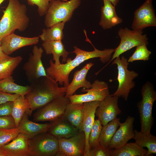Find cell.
I'll list each match as a JSON object with an SVG mask.
<instances>
[{
	"label": "cell",
	"instance_id": "484cf974",
	"mask_svg": "<svg viewBox=\"0 0 156 156\" xmlns=\"http://www.w3.org/2000/svg\"><path fill=\"white\" fill-rule=\"evenodd\" d=\"M14 81L12 76L0 80V91L25 96L30 90V86H21L15 83Z\"/></svg>",
	"mask_w": 156,
	"mask_h": 156
},
{
	"label": "cell",
	"instance_id": "e0dca14e",
	"mask_svg": "<svg viewBox=\"0 0 156 156\" xmlns=\"http://www.w3.org/2000/svg\"><path fill=\"white\" fill-rule=\"evenodd\" d=\"M31 137L20 133L10 143L0 148L4 156H30L29 141Z\"/></svg>",
	"mask_w": 156,
	"mask_h": 156
},
{
	"label": "cell",
	"instance_id": "7402d4cb",
	"mask_svg": "<svg viewBox=\"0 0 156 156\" xmlns=\"http://www.w3.org/2000/svg\"><path fill=\"white\" fill-rule=\"evenodd\" d=\"M29 116L30 114L25 112L20 120L16 127L20 133L31 138L41 133L48 132L50 123L41 124L33 122L29 119Z\"/></svg>",
	"mask_w": 156,
	"mask_h": 156
},
{
	"label": "cell",
	"instance_id": "f546056e",
	"mask_svg": "<svg viewBox=\"0 0 156 156\" xmlns=\"http://www.w3.org/2000/svg\"><path fill=\"white\" fill-rule=\"evenodd\" d=\"M32 112L29 107L25 96L19 95L14 101L11 116L15 121L16 127L25 112L31 115Z\"/></svg>",
	"mask_w": 156,
	"mask_h": 156
},
{
	"label": "cell",
	"instance_id": "3957f363",
	"mask_svg": "<svg viewBox=\"0 0 156 156\" xmlns=\"http://www.w3.org/2000/svg\"><path fill=\"white\" fill-rule=\"evenodd\" d=\"M2 11L0 20V41L15 30L22 32L28 27L29 19L27 8L18 0H9L8 6Z\"/></svg>",
	"mask_w": 156,
	"mask_h": 156
},
{
	"label": "cell",
	"instance_id": "9c48e42d",
	"mask_svg": "<svg viewBox=\"0 0 156 156\" xmlns=\"http://www.w3.org/2000/svg\"><path fill=\"white\" fill-rule=\"evenodd\" d=\"M68 98L65 96L58 97L38 109L33 115L36 122L51 121L62 116L68 104Z\"/></svg>",
	"mask_w": 156,
	"mask_h": 156
},
{
	"label": "cell",
	"instance_id": "ab89813d",
	"mask_svg": "<svg viewBox=\"0 0 156 156\" xmlns=\"http://www.w3.org/2000/svg\"><path fill=\"white\" fill-rule=\"evenodd\" d=\"M11 57L5 54L3 51L0 41V63L10 58Z\"/></svg>",
	"mask_w": 156,
	"mask_h": 156
},
{
	"label": "cell",
	"instance_id": "2e32d148",
	"mask_svg": "<svg viewBox=\"0 0 156 156\" xmlns=\"http://www.w3.org/2000/svg\"><path fill=\"white\" fill-rule=\"evenodd\" d=\"M39 38L38 36L26 37L13 33L3 38L0 41L1 45L3 52L9 55L21 48L37 44L39 42Z\"/></svg>",
	"mask_w": 156,
	"mask_h": 156
},
{
	"label": "cell",
	"instance_id": "4dcf8cb0",
	"mask_svg": "<svg viewBox=\"0 0 156 156\" xmlns=\"http://www.w3.org/2000/svg\"><path fill=\"white\" fill-rule=\"evenodd\" d=\"M20 56L10 58L0 63V80L11 76L23 60Z\"/></svg>",
	"mask_w": 156,
	"mask_h": 156
},
{
	"label": "cell",
	"instance_id": "b9f144b4",
	"mask_svg": "<svg viewBox=\"0 0 156 156\" xmlns=\"http://www.w3.org/2000/svg\"><path fill=\"white\" fill-rule=\"evenodd\" d=\"M5 0H0V5Z\"/></svg>",
	"mask_w": 156,
	"mask_h": 156
},
{
	"label": "cell",
	"instance_id": "74e56055",
	"mask_svg": "<svg viewBox=\"0 0 156 156\" xmlns=\"http://www.w3.org/2000/svg\"><path fill=\"white\" fill-rule=\"evenodd\" d=\"M13 101H10L0 104V116L11 115Z\"/></svg>",
	"mask_w": 156,
	"mask_h": 156
},
{
	"label": "cell",
	"instance_id": "d6986e66",
	"mask_svg": "<svg viewBox=\"0 0 156 156\" xmlns=\"http://www.w3.org/2000/svg\"><path fill=\"white\" fill-rule=\"evenodd\" d=\"M94 65L91 62L86 64L82 68L75 72L72 82L67 87L65 96L68 98L74 94L77 90L81 88L89 89L92 84L86 79L88 71Z\"/></svg>",
	"mask_w": 156,
	"mask_h": 156
},
{
	"label": "cell",
	"instance_id": "f35d334b",
	"mask_svg": "<svg viewBox=\"0 0 156 156\" xmlns=\"http://www.w3.org/2000/svg\"><path fill=\"white\" fill-rule=\"evenodd\" d=\"M19 95L17 94H10L0 91V104L9 101H14Z\"/></svg>",
	"mask_w": 156,
	"mask_h": 156
},
{
	"label": "cell",
	"instance_id": "7c38bea8",
	"mask_svg": "<svg viewBox=\"0 0 156 156\" xmlns=\"http://www.w3.org/2000/svg\"><path fill=\"white\" fill-rule=\"evenodd\" d=\"M44 51L41 47L34 45L28 61L24 64L23 69L30 83L40 77L47 76L41 58Z\"/></svg>",
	"mask_w": 156,
	"mask_h": 156
},
{
	"label": "cell",
	"instance_id": "52a82bcc",
	"mask_svg": "<svg viewBox=\"0 0 156 156\" xmlns=\"http://www.w3.org/2000/svg\"><path fill=\"white\" fill-rule=\"evenodd\" d=\"M58 149V139L48 132L39 133L29 139L30 156H56Z\"/></svg>",
	"mask_w": 156,
	"mask_h": 156
},
{
	"label": "cell",
	"instance_id": "60d3db41",
	"mask_svg": "<svg viewBox=\"0 0 156 156\" xmlns=\"http://www.w3.org/2000/svg\"><path fill=\"white\" fill-rule=\"evenodd\" d=\"M114 6L117 5L119 2V0H108Z\"/></svg>",
	"mask_w": 156,
	"mask_h": 156
},
{
	"label": "cell",
	"instance_id": "9a60e30c",
	"mask_svg": "<svg viewBox=\"0 0 156 156\" xmlns=\"http://www.w3.org/2000/svg\"><path fill=\"white\" fill-rule=\"evenodd\" d=\"M134 120V117L128 116L124 122L120 123L119 128L111 140L109 148L114 149L119 148L133 138L135 134L133 129Z\"/></svg>",
	"mask_w": 156,
	"mask_h": 156
},
{
	"label": "cell",
	"instance_id": "e575fe53",
	"mask_svg": "<svg viewBox=\"0 0 156 156\" xmlns=\"http://www.w3.org/2000/svg\"><path fill=\"white\" fill-rule=\"evenodd\" d=\"M29 5L38 7L37 11L40 16L44 15L48 10L50 1L53 0H27Z\"/></svg>",
	"mask_w": 156,
	"mask_h": 156
},
{
	"label": "cell",
	"instance_id": "4fadbf2b",
	"mask_svg": "<svg viewBox=\"0 0 156 156\" xmlns=\"http://www.w3.org/2000/svg\"><path fill=\"white\" fill-rule=\"evenodd\" d=\"M152 0H146L134 13L131 28L138 31L149 27H156V17Z\"/></svg>",
	"mask_w": 156,
	"mask_h": 156
},
{
	"label": "cell",
	"instance_id": "f1b7e54d",
	"mask_svg": "<svg viewBox=\"0 0 156 156\" xmlns=\"http://www.w3.org/2000/svg\"><path fill=\"white\" fill-rule=\"evenodd\" d=\"M120 123V119L117 118L103 126L99 139V143L101 146L108 148L111 140Z\"/></svg>",
	"mask_w": 156,
	"mask_h": 156
},
{
	"label": "cell",
	"instance_id": "d4e9b609",
	"mask_svg": "<svg viewBox=\"0 0 156 156\" xmlns=\"http://www.w3.org/2000/svg\"><path fill=\"white\" fill-rule=\"evenodd\" d=\"M133 139L140 147L147 148V156L156 153V137L151 133H144L135 130Z\"/></svg>",
	"mask_w": 156,
	"mask_h": 156
},
{
	"label": "cell",
	"instance_id": "1f68e13d",
	"mask_svg": "<svg viewBox=\"0 0 156 156\" xmlns=\"http://www.w3.org/2000/svg\"><path fill=\"white\" fill-rule=\"evenodd\" d=\"M102 127L100 121L98 119L94 120L88 136V144L89 151L100 145L99 139Z\"/></svg>",
	"mask_w": 156,
	"mask_h": 156
},
{
	"label": "cell",
	"instance_id": "4316f807",
	"mask_svg": "<svg viewBox=\"0 0 156 156\" xmlns=\"http://www.w3.org/2000/svg\"><path fill=\"white\" fill-rule=\"evenodd\" d=\"M147 150L135 142L127 143L121 147L112 149L110 156H148Z\"/></svg>",
	"mask_w": 156,
	"mask_h": 156
},
{
	"label": "cell",
	"instance_id": "30bf717a",
	"mask_svg": "<svg viewBox=\"0 0 156 156\" xmlns=\"http://www.w3.org/2000/svg\"><path fill=\"white\" fill-rule=\"evenodd\" d=\"M58 140L59 149L55 156H84L86 136L82 130L72 137Z\"/></svg>",
	"mask_w": 156,
	"mask_h": 156
},
{
	"label": "cell",
	"instance_id": "44dd1931",
	"mask_svg": "<svg viewBox=\"0 0 156 156\" xmlns=\"http://www.w3.org/2000/svg\"><path fill=\"white\" fill-rule=\"evenodd\" d=\"M100 101H92L84 103V113L83 122L82 130L86 136V146L84 156H87L89 151L88 138L91 127L94 120L95 112Z\"/></svg>",
	"mask_w": 156,
	"mask_h": 156
},
{
	"label": "cell",
	"instance_id": "8fae6325",
	"mask_svg": "<svg viewBox=\"0 0 156 156\" xmlns=\"http://www.w3.org/2000/svg\"><path fill=\"white\" fill-rule=\"evenodd\" d=\"M81 91L87 92L70 96L68 98L70 103H83L92 101H101L110 94L107 83L98 79L94 81L91 88H83Z\"/></svg>",
	"mask_w": 156,
	"mask_h": 156
},
{
	"label": "cell",
	"instance_id": "d590c367",
	"mask_svg": "<svg viewBox=\"0 0 156 156\" xmlns=\"http://www.w3.org/2000/svg\"><path fill=\"white\" fill-rule=\"evenodd\" d=\"M112 149L103 147L100 144L90 150L87 156H110Z\"/></svg>",
	"mask_w": 156,
	"mask_h": 156
},
{
	"label": "cell",
	"instance_id": "83f0119b",
	"mask_svg": "<svg viewBox=\"0 0 156 156\" xmlns=\"http://www.w3.org/2000/svg\"><path fill=\"white\" fill-rule=\"evenodd\" d=\"M65 23L60 22L47 29H43L42 34L38 37L43 42L62 40L64 37L63 31Z\"/></svg>",
	"mask_w": 156,
	"mask_h": 156
},
{
	"label": "cell",
	"instance_id": "6da1fadb",
	"mask_svg": "<svg viewBox=\"0 0 156 156\" xmlns=\"http://www.w3.org/2000/svg\"><path fill=\"white\" fill-rule=\"evenodd\" d=\"M86 41L89 42L92 46L94 50L92 51H86L82 50L75 46L74 51L72 53H74L76 56L72 60L68 58L66 63L57 65L50 60L49 67L45 69L47 76L58 82L60 85H64L67 87L69 85V77L70 72L76 67L85 61L89 59L99 58L101 62L104 64L110 61L115 49H106L103 50L96 49L92 44L87 36H86Z\"/></svg>",
	"mask_w": 156,
	"mask_h": 156
},
{
	"label": "cell",
	"instance_id": "ffe728a7",
	"mask_svg": "<svg viewBox=\"0 0 156 156\" xmlns=\"http://www.w3.org/2000/svg\"><path fill=\"white\" fill-rule=\"evenodd\" d=\"M99 24L104 29H109L121 23L123 20L117 14L115 6L108 0H103Z\"/></svg>",
	"mask_w": 156,
	"mask_h": 156
},
{
	"label": "cell",
	"instance_id": "7bdbcfd3",
	"mask_svg": "<svg viewBox=\"0 0 156 156\" xmlns=\"http://www.w3.org/2000/svg\"><path fill=\"white\" fill-rule=\"evenodd\" d=\"M0 156H4L2 153L0 151Z\"/></svg>",
	"mask_w": 156,
	"mask_h": 156
},
{
	"label": "cell",
	"instance_id": "ee69618b",
	"mask_svg": "<svg viewBox=\"0 0 156 156\" xmlns=\"http://www.w3.org/2000/svg\"><path fill=\"white\" fill-rule=\"evenodd\" d=\"M62 0L63 1H67L66 0Z\"/></svg>",
	"mask_w": 156,
	"mask_h": 156
},
{
	"label": "cell",
	"instance_id": "5b68a950",
	"mask_svg": "<svg viewBox=\"0 0 156 156\" xmlns=\"http://www.w3.org/2000/svg\"><path fill=\"white\" fill-rule=\"evenodd\" d=\"M142 100L138 103L140 118L141 131L151 132L153 124L152 115L153 104L156 100V92L153 85L147 81L142 87Z\"/></svg>",
	"mask_w": 156,
	"mask_h": 156
},
{
	"label": "cell",
	"instance_id": "ba28073f",
	"mask_svg": "<svg viewBox=\"0 0 156 156\" xmlns=\"http://www.w3.org/2000/svg\"><path fill=\"white\" fill-rule=\"evenodd\" d=\"M142 30H131L127 27L120 28L118 32L120 42L115 51L107 64L116 57L131 49L138 46L148 44L146 34H143Z\"/></svg>",
	"mask_w": 156,
	"mask_h": 156
},
{
	"label": "cell",
	"instance_id": "836d02e7",
	"mask_svg": "<svg viewBox=\"0 0 156 156\" xmlns=\"http://www.w3.org/2000/svg\"><path fill=\"white\" fill-rule=\"evenodd\" d=\"M19 133L16 127L11 129H0V148L12 141Z\"/></svg>",
	"mask_w": 156,
	"mask_h": 156
},
{
	"label": "cell",
	"instance_id": "cb8c5ba5",
	"mask_svg": "<svg viewBox=\"0 0 156 156\" xmlns=\"http://www.w3.org/2000/svg\"><path fill=\"white\" fill-rule=\"evenodd\" d=\"M42 46L47 55L53 54L55 64L57 65L61 64L60 60L61 57H62V62H66L69 53L65 49L62 40L43 42Z\"/></svg>",
	"mask_w": 156,
	"mask_h": 156
},
{
	"label": "cell",
	"instance_id": "5bb4252c",
	"mask_svg": "<svg viewBox=\"0 0 156 156\" xmlns=\"http://www.w3.org/2000/svg\"><path fill=\"white\" fill-rule=\"evenodd\" d=\"M119 98L110 94L100 101L95 114L103 126L116 118L117 116L121 113L118 105Z\"/></svg>",
	"mask_w": 156,
	"mask_h": 156
},
{
	"label": "cell",
	"instance_id": "603a6c76",
	"mask_svg": "<svg viewBox=\"0 0 156 156\" xmlns=\"http://www.w3.org/2000/svg\"><path fill=\"white\" fill-rule=\"evenodd\" d=\"M84 113V103H74L70 102L63 116L75 127L81 130H82Z\"/></svg>",
	"mask_w": 156,
	"mask_h": 156
},
{
	"label": "cell",
	"instance_id": "277c9868",
	"mask_svg": "<svg viewBox=\"0 0 156 156\" xmlns=\"http://www.w3.org/2000/svg\"><path fill=\"white\" fill-rule=\"evenodd\" d=\"M81 3V0H53L50 1L45 15V25L49 28L60 22L69 21Z\"/></svg>",
	"mask_w": 156,
	"mask_h": 156
},
{
	"label": "cell",
	"instance_id": "8d00e7d4",
	"mask_svg": "<svg viewBox=\"0 0 156 156\" xmlns=\"http://www.w3.org/2000/svg\"><path fill=\"white\" fill-rule=\"evenodd\" d=\"M16 128L14 120L11 115L0 116V129H11Z\"/></svg>",
	"mask_w": 156,
	"mask_h": 156
},
{
	"label": "cell",
	"instance_id": "8992f818",
	"mask_svg": "<svg viewBox=\"0 0 156 156\" xmlns=\"http://www.w3.org/2000/svg\"><path fill=\"white\" fill-rule=\"evenodd\" d=\"M113 60L112 64H116L117 66V79L118 85L117 89L112 95L121 97L126 101L131 90L135 85L133 80L138 76V74L134 70H128L129 63L124 56L116 57Z\"/></svg>",
	"mask_w": 156,
	"mask_h": 156
},
{
	"label": "cell",
	"instance_id": "7a4b0ae2",
	"mask_svg": "<svg viewBox=\"0 0 156 156\" xmlns=\"http://www.w3.org/2000/svg\"><path fill=\"white\" fill-rule=\"evenodd\" d=\"M30 90L25 96L32 111L42 107L59 96H65L67 87H59L58 83L47 76L30 83Z\"/></svg>",
	"mask_w": 156,
	"mask_h": 156
},
{
	"label": "cell",
	"instance_id": "ac0fdd59",
	"mask_svg": "<svg viewBox=\"0 0 156 156\" xmlns=\"http://www.w3.org/2000/svg\"><path fill=\"white\" fill-rule=\"evenodd\" d=\"M48 132L57 139L68 138L76 135L79 130L63 116L50 121Z\"/></svg>",
	"mask_w": 156,
	"mask_h": 156
},
{
	"label": "cell",
	"instance_id": "d6a6232c",
	"mask_svg": "<svg viewBox=\"0 0 156 156\" xmlns=\"http://www.w3.org/2000/svg\"><path fill=\"white\" fill-rule=\"evenodd\" d=\"M151 52L147 49L145 44L136 47L132 55L128 60V62H133L137 60L147 61L149 59Z\"/></svg>",
	"mask_w": 156,
	"mask_h": 156
}]
</instances>
